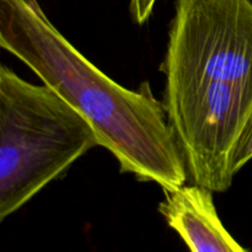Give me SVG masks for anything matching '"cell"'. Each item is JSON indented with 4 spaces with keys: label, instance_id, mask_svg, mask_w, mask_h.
<instances>
[{
    "label": "cell",
    "instance_id": "cell-2",
    "mask_svg": "<svg viewBox=\"0 0 252 252\" xmlns=\"http://www.w3.org/2000/svg\"><path fill=\"white\" fill-rule=\"evenodd\" d=\"M100 140L53 88L0 66V221L16 213Z\"/></svg>",
    "mask_w": 252,
    "mask_h": 252
},
{
    "label": "cell",
    "instance_id": "cell-3",
    "mask_svg": "<svg viewBox=\"0 0 252 252\" xmlns=\"http://www.w3.org/2000/svg\"><path fill=\"white\" fill-rule=\"evenodd\" d=\"M161 71L165 84L252 93V0H176Z\"/></svg>",
    "mask_w": 252,
    "mask_h": 252
},
{
    "label": "cell",
    "instance_id": "cell-6",
    "mask_svg": "<svg viewBox=\"0 0 252 252\" xmlns=\"http://www.w3.org/2000/svg\"><path fill=\"white\" fill-rule=\"evenodd\" d=\"M158 0H130L129 9L135 24L144 25L150 19Z\"/></svg>",
    "mask_w": 252,
    "mask_h": 252
},
{
    "label": "cell",
    "instance_id": "cell-4",
    "mask_svg": "<svg viewBox=\"0 0 252 252\" xmlns=\"http://www.w3.org/2000/svg\"><path fill=\"white\" fill-rule=\"evenodd\" d=\"M158 211L189 249L194 252H246L220 220L212 189L202 185L162 189Z\"/></svg>",
    "mask_w": 252,
    "mask_h": 252
},
{
    "label": "cell",
    "instance_id": "cell-1",
    "mask_svg": "<svg viewBox=\"0 0 252 252\" xmlns=\"http://www.w3.org/2000/svg\"><path fill=\"white\" fill-rule=\"evenodd\" d=\"M0 47L84 115L122 174L166 189L186 184V161L149 83L130 90L112 80L62 34L38 0H0Z\"/></svg>",
    "mask_w": 252,
    "mask_h": 252
},
{
    "label": "cell",
    "instance_id": "cell-5",
    "mask_svg": "<svg viewBox=\"0 0 252 252\" xmlns=\"http://www.w3.org/2000/svg\"><path fill=\"white\" fill-rule=\"evenodd\" d=\"M252 160V113L239 137L234 150L233 161H231V170L235 176L246 164Z\"/></svg>",
    "mask_w": 252,
    "mask_h": 252
}]
</instances>
